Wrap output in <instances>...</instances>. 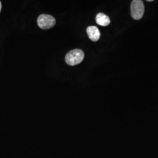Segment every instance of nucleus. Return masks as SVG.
<instances>
[{
	"label": "nucleus",
	"instance_id": "nucleus-1",
	"mask_svg": "<svg viewBox=\"0 0 158 158\" xmlns=\"http://www.w3.org/2000/svg\"><path fill=\"white\" fill-rule=\"evenodd\" d=\"M85 57L83 51L76 49L70 51L65 57V61L70 66H75L81 62Z\"/></svg>",
	"mask_w": 158,
	"mask_h": 158
},
{
	"label": "nucleus",
	"instance_id": "nucleus-2",
	"mask_svg": "<svg viewBox=\"0 0 158 158\" xmlns=\"http://www.w3.org/2000/svg\"><path fill=\"white\" fill-rule=\"evenodd\" d=\"M131 15L135 20L141 19L145 11L144 4L141 0H134L131 6Z\"/></svg>",
	"mask_w": 158,
	"mask_h": 158
},
{
	"label": "nucleus",
	"instance_id": "nucleus-3",
	"mask_svg": "<svg viewBox=\"0 0 158 158\" xmlns=\"http://www.w3.org/2000/svg\"><path fill=\"white\" fill-rule=\"evenodd\" d=\"M37 22L40 28L43 29L52 28L56 24V20L54 17L47 14L40 15L38 18Z\"/></svg>",
	"mask_w": 158,
	"mask_h": 158
},
{
	"label": "nucleus",
	"instance_id": "nucleus-4",
	"mask_svg": "<svg viewBox=\"0 0 158 158\" xmlns=\"http://www.w3.org/2000/svg\"><path fill=\"white\" fill-rule=\"evenodd\" d=\"M87 33L88 34L89 38L92 41H94V42L98 40L101 36V34L99 29L95 26L89 27L87 29Z\"/></svg>",
	"mask_w": 158,
	"mask_h": 158
},
{
	"label": "nucleus",
	"instance_id": "nucleus-5",
	"mask_svg": "<svg viewBox=\"0 0 158 158\" xmlns=\"http://www.w3.org/2000/svg\"><path fill=\"white\" fill-rule=\"evenodd\" d=\"M96 21L98 25L102 27L108 26L111 22L110 18L103 13H99L97 15Z\"/></svg>",
	"mask_w": 158,
	"mask_h": 158
},
{
	"label": "nucleus",
	"instance_id": "nucleus-6",
	"mask_svg": "<svg viewBox=\"0 0 158 158\" xmlns=\"http://www.w3.org/2000/svg\"><path fill=\"white\" fill-rule=\"evenodd\" d=\"M1 8H2V5H1V2L0 1V12H1Z\"/></svg>",
	"mask_w": 158,
	"mask_h": 158
},
{
	"label": "nucleus",
	"instance_id": "nucleus-7",
	"mask_svg": "<svg viewBox=\"0 0 158 158\" xmlns=\"http://www.w3.org/2000/svg\"><path fill=\"white\" fill-rule=\"evenodd\" d=\"M147 1H149V2H152V1H153V0H148Z\"/></svg>",
	"mask_w": 158,
	"mask_h": 158
}]
</instances>
